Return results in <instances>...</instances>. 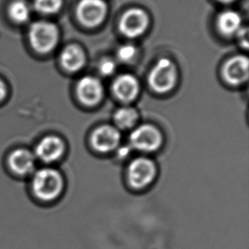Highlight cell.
I'll list each match as a JSON object with an SVG mask.
<instances>
[{
  "mask_svg": "<svg viewBox=\"0 0 249 249\" xmlns=\"http://www.w3.org/2000/svg\"><path fill=\"white\" fill-rule=\"evenodd\" d=\"M217 25L221 34L231 36L237 34L242 28V18L236 11L226 10L219 15Z\"/></svg>",
  "mask_w": 249,
  "mask_h": 249,
  "instance_id": "cell-15",
  "label": "cell"
},
{
  "mask_svg": "<svg viewBox=\"0 0 249 249\" xmlns=\"http://www.w3.org/2000/svg\"><path fill=\"white\" fill-rule=\"evenodd\" d=\"M10 165L12 170L18 175H28L34 171L35 158L27 150L19 149L11 153Z\"/></svg>",
  "mask_w": 249,
  "mask_h": 249,
  "instance_id": "cell-13",
  "label": "cell"
},
{
  "mask_svg": "<svg viewBox=\"0 0 249 249\" xmlns=\"http://www.w3.org/2000/svg\"><path fill=\"white\" fill-rule=\"evenodd\" d=\"M78 98L84 104H97L103 96V86L98 78L86 76L81 78L77 86Z\"/></svg>",
  "mask_w": 249,
  "mask_h": 249,
  "instance_id": "cell-9",
  "label": "cell"
},
{
  "mask_svg": "<svg viewBox=\"0 0 249 249\" xmlns=\"http://www.w3.org/2000/svg\"><path fill=\"white\" fill-rule=\"evenodd\" d=\"M112 89L115 95L120 101L130 102L137 97L140 91V85L134 76L124 74L116 78Z\"/></svg>",
  "mask_w": 249,
  "mask_h": 249,
  "instance_id": "cell-12",
  "label": "cell"
},
{
  "mask_svg": "<svg viewBox=\"0 0 249 249\" xmlns=\"http://www.w3.org/2000/svg\"><path fill=\"white\" fill-rule=\"evenodd\" d=\"M137 54V50L136 48L132 45V44H124L122 45L121 47L118 50V58L119 61L124 63H128L134 60V58Z\"/></svg>",
  "mask_w": 249,
  "mask_h": 249,
  "instance_id": "cell-19",
  "label": "cell"
},
{
  "mask_svg": "<svg viewBox=\"0 0 249 249\" xmlns=\"http://www.w3.org/2000/svg\"><path fill=\"white\" fill-rule=\"evenodd\" d=\"M9 16L17 23L27 22L30 17L29 6L23 0H16L9 7Z\"/></svg>",
  "mask_w": 249,
  "mask_h": 249,
  "instance_id": "cell-17",
  "label": "cell"
},
{
  "mask_svg": "<svg viewBox=\"0 0 249 249\" xmlns=\"http://www.w3.org/2000/svg\"><path fill=\"white\" fill-rule=\"evenodd\" d=\"M114 120L119 128L128 129L134 127V125L137 123L138 113L134 108L128 107L119 108L115 112Z\"/></svg>",
  "mask_w": 249,
  "mask_h": 249,
  "instance_id": "cell-16",
  "label": "cell"
},
{
  "mask_svg": "<svg viewBox=\"0 0 249 249\" xmlns=\"http://www.w3.org/2000/svg\"><path fill=\"white\" fill-rule=\"evenodd\" d=\"M155 175V164L148 159H135L128 166V181L135 188H143L148 185L154 179Z\"/></svg>",
  "mask_w": 249,
  "mask_h": 249,
  "instance_id": "cell-5",
  "label": "cell"
},
{
  "mask_svg": "<svg viewBox=\"0 0 249 249\" xmlns=\"http://www.w3.org/2000/svg\"><path fill=\"white\" fill-rule=\"evenodd\" d=\"M116 70V63L112 60L106 59L101 61L99 66V71L104 76H110Z\"/></svg>",
  "mask_w": 249,
  "mask_h": 249,
  "instance_id": "cell-20",
  "label": "cell"
},
{
  "mask_svg": "<svg viewBox=\"0 0 249 249\" xmlns=\"http://www.w3.org/2000/svg\"><path fill=\"white\" fill-rule=\"evenodd\" d=\"M64 150V143L61 139L56 136H47L37 144L35 152L41 161L52 162L61 158Z\"/></svg>",
  "mask_w": 249,
  "mask_h": 249,
  "instance_id": "cell-11",
  "label": "cell"
},
{
  "mask_svg": "<svg viewBox=\"0 0 249 249\" xmlns=\"http://www.w3.org/2000/svg\"><path fill=\"white\" fill-rule=\"evenodd\" d=\"M32 46L39 53H48L57 44L59 32L57 27L50 21L40 20L34 22L29 30Z\"/></svg>",
  "mask_w": 249,
  "mask_h": 249,
  "instance_id": "cell-2",
  "label": "cell"
},
{
  "mask_svg": "<svg viewBox=\"0 0 249 249\" xmlns=\"http://www.w3.org/2000/svg\"><path fill=\"white\" fill-rule=\"evenodd\" d=\"M239 36V40L243 46L245 48L249 47V37H248V29L247 28H241L237 33Z\"/></svg>",
  "mask_w": 249,
  "mask_h": 249,
  "instance_id": "cell-21",
  "label": "cell"
},
{
  "mask_svg": "<svg viewBox=\"0 0 249 249\" xmlns=\"http://www.w3.org/2000/svg\"><path fill=\"white\" fill-rule=\"evenodd\" d=\"M62 6V0H34V8L39 13L51 15L58 12Z\"/></svg>",
  "mask_w": 249,
  "mask_h": 249,
  "instance_id": "cell-18",
  "label": "cell"
},
{
  "mask_svg": "<svg viewBox=\"0 0 249 249\" xmlns=\"http://www.w3.org/2000/svg\"><path fill=\"white\" fill-rule=\"evenodd\" d=\"M63 179L56 170L43 168L34 175L33 189L35 196L44 201H51L61 194Z\"/></svg>",
  "mask_w": 249,
  "mask_h": 249,
  "instance_id": "cell-1",
  "label": "cell"
},
{
  "mask_svg": "<svg viewBox=\"0 0 249 249\" xmlns=\"http://www.w3.org/2000/svg\"><path fill=\"white\" fill-rule=\"evenodd\" d=\"M148 22V17L145 11L135 8L128 10L122 17L119 28L126 37H137L145 33Z\"/></svg>",
  "mask_w": 249,
  "mask_h": 249,
  "instance_id": "cell-6",
  "label": "cell"
},
{
  "mask_svg": "<svg viewBox=\"0 0 249 249\" xmlns=\"http://www.w3.org/2000/svg\"><path fill=\"white\" fill-rule=\"evenodd\" d=\"M162 141L160 131L151 124L139 126L129 136L132 147L141 152H154L162 145Z\"/></svg>",
  "mask_w": 249,
  "mask_h": 249,
  "instance_id": "cell-4",
  "label": "cell"
},
{
  "mask_svg": "<svg viewBox=\"0 0 249 249\" xmlns=\"http://www.w3.org/2000/svg\"><path fill=\"white\" fill-rule=\"evenodd\" d=\"M61 62L68 71H77L85 64V54L78 45H69L61 52Z\"/></svg>",
  "mask_w": 249,
  "mask_h": 249,
  "instance_id": "cell-14",
  "label": "cell"
},
{
  "mask_svg": "<svg viewBox=\"0 0 249 249\" xmlns=\"http://www.w3.org/2000/svg\"><path fill=\"white\" fill-rule=\"evenodd\" d=\"M177 79L175 64L167 58L160 59L149 74L150 86L159 93H166L174 87Z\"/></svg>",
  "mask_w": 249,
  "mask_h": 249,
  "instance_id": "cell-3",
  "label": "cell"
},
{
  "mask_svg": "<svg viewBox=\"0 0 249 249\" xmlns=\"http://www.w3.org/2000/svg\"><path fill=\"white\" fill-rule=\"evenodd\" d=\"M121 135L118 128L109 125H103L92 135L91 142L95 150L99 152H111L119 145Z\"/></svg>",
  "mask_w": 249,
  "mask_h": 249,
  "instance_id": "cell-8",
  "label": "cell"
},
{
  "mask_svg": "<svg viewBox=\"0 0 249 249\" xmlns=\"http://www.w3.org/2000/svg\"><path fill=\"white\" fill-rule=\"evenodd\" d=\"M223 74L227 82L240 84L249 78V59L243 55L231 58L223 68Z\"/></svg>",
  "mask_w": 249,
  "mask_h": 249,
  "instance_id": "cell-10",
  "label": "cell"
},
{
  "mask_svg": "<svg viewBox=\"0 0 249 249\" xmlns=\"http://www.w3.org/2000/svg\"><path fill=\"white\" fill-rule=\"evenodd\" d=\"M107 7L103 0H82L78 4V19L84 26L94 27L103 21Z\"/></svg>",
  "mask_w": 249,
  "mask_h": 249,
  "instance_id": "cell-7",
  "label": "cell"
},
{
  "mask_svg": "<svg viewBox=\"0 0 249 249\" xmlns=\"http://www.w3.org/2000/svg\"><path fill=\"white\" fill-rule=\"evenodd\" d=\"M6 93V89H5V85L3 84V82L0 79V101L4 97Z\"/></svg>",
  "mask_w": 249,
  "mask_h": 249,
  "instance_id": "cell-22",
  "label": "cell"
},
{
  "mask_svg": "<svg viewBox=\"0 0 249 249\" xmlns=\"http://www.w3.org/2000/svg\"><path fill=\"white\" fill-rule=\"evenodd\" d=\"M219 1H221V2H225V3H229V2H231L233 0H219Z\"/></svg>",
  "mask_w": 249,
  "mask_h": 249,
  "instance_id": "cell-23",
  "label": "cell"
}]
</instances>
